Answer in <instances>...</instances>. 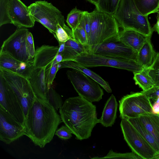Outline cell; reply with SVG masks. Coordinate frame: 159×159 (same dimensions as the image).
Wrapping results in <instances>:
<instances>
[{
    "instance_id": "6da1fadb",
    "label": "cell",
    "mask_w": 159,
    "mask_h": 159,
    "mask_svg": "<svg viewBox=\"0 0 159 159\" xmlns=\"http://www.w3.org/2000/svg\"><path fill=\"white\" fill-rule=\"evenodd\" d=\"M62 122L60 115L48 101L36 98L25 118V135L43 148L52 140Z\"/></svg>"
},
{
    "instance_id": "ee69618b",
    "label": "cell",
    "mask_w": 159,
    "mask_h": 159,
    "mask_svg": "<svg viewBox=\"0 0 159 159\" xmlns=\"http://www.w3.org/2000/svg\"><path fill=\"white\" fill-rule=\"evenodd\" d=\"M55 60L58 63L62 61H63V57L62 54H58L55 58Z\"/></svg>"
},
{
    "instance_id": "7bdbcfd3",
    "label": "cell",
    "mask_w": 159,
    "mask_h": 159,
    "mask_svg": "<svg viewBox=\"0 0 159 159\" xmlns=\"http://www.w3.org/2000/svg\"><path fill=\"white\" fill-rule=\"evenodd\" d=\"M65 47V43H59V48L58 54H62V53L64 50Z\"/></svg>"
},
{
    "instance_id": "484cf974",
    "label": "cell",
    "mask_w": 159,
    "mask_h": 159,
    "mask_svg": "<svg viewBox=\"0 0 159 159\" xmlns=\"http://www.w3.org/2000/svg\"><path fill=\"white\" fill-rule=\"evenodd\" d=\"M137 8L143 16L159 11V0H133Z\"/></svg>"
},
{
    "instance_id": "8992f818",
    "label": "cell",
    "mask_w": 159,
    "mask_h": 159,
    "mask_svg": "<svg viewBox=\"0 0 159 159\" xmlns=\"http://www.w3.org/2000/svg\"><path fill=\"white\" fill-rule=\"evenodd\" d=\"M86 67L108 66L130 71L133 73L144 68L135 60L114 58L87 52L72 60Z\"/></svg>"
},
{
    "instance_id": "ba28073f",
    "label": "cell",
    "mask_w": 159,
    "mask_h": 159,
    "mask_svg": "<svg viewBox=\"0 0 159 159\" xmlns=\"http://www.w3.org/2000/svg\"><path fill=\"white\" fill-rule=\"evenodd\" d=\"M0 74L19 98L23 108L25 118L36 97L28 79L0 67Z\"/></svg>"
},
{
    "instance_id": "3957f363",
    "label": "cell",
    "mask_w": 159,
    "mask_h": 159,
    "mask_svg": "<svg viewBox=\"0 0 159 159\" xmlns=\"http://www.w3.org/2000/svg\"><path fill=\"white\" fill-rule=\"evenodd\" d=\"M112 15L122 29L130 30L151 36L153 32L148 16H143L140 12L133 0H120Z\"/></svg>"
},
{
    "instance_id": "9c48e42d",
    "label": "cell",
    "mask_w": 159,
    "mask_h": 159,
    "mask_svg": "<svg viewBox=\"0 0 159 159\" xmlns=\"http://www.w3.org/2000/svg\"><path fill=\"white\" fill-rule=\"evenodd\" d=\"M66 74L79 96L91 102H99L102 99L103 91L96 81L75 69L68 70Z\"/></svg>"
},
{
    "instance_id": "f1b7e54d",
    "label": "cell",
    "mask_w": 159,
    "mask_h": 159,
    "mask_svg": "<svg viewBox=\"0 0 159 159\" xmlns=\"http://www.w3.org/2000/svg\"><path fill=\"white\" fill-rule=\"evenodd\" d=\"M84 11L78 9L76 7L68 13L66 22L72 31L79 25L82 20Z\"/></svg>"
},
{
    "instance_id": "44dd1931",
    "label": "cell",
    "mask_w": 159,
    "mask_h": 159,
    "mask_svg": "<svg viewBox=\"0 0 159 159\" xmlns=\"http://www.w3.org/2000/svg\"><path fill=\"white\" fill-rule=\"evenodd\" d=\"M151 37H147L138 52L137 61L144 68H148L152 66L157 53L154 50L152 44Z\"/></svg>"
},
{
    "instance_id": "d4e9b609",
    "label": "cell",
    "mask_w": 159,
    "mask_h": 159,
    "mask_svg": "<svg viewBox=\"0 0 159 159\" xmlns=\"http://www.w3.org/2000/svg\"><path fill=\"white\" fill-rule=\"evenodd\" d=\"M135 127L145 139L156 153L159 159V146L152 135L148 131L139 120L138 117L125 118Z\"/></svg>"
},
{
    "instance_id": "8d00e7d4",
    "label": "cell",
    "mask_w": 159,
    "mask_h": 159,
    "mask_svg": "<svg viewBox=\"0 0 159 159\" xmlns=\"http://www.w3.org/2000/svg\"><path fill=\"white\" fill-rule=\"evenodd\" d=\"M26 50L30 60H33L35 50L33 35L29 31L27 33L26 36Z\"/></svg>"
},
{
    "instance_id": "83f0119b",
    "label": "cell",
    "mask_w": 159,
    "mask_h": 159,
    "mask_svg": "<svg viewBox=\"0 0 159 159\" xmlns=\"http://www.w3.org/2000/svg\"><path fill=\"white\" fill-rule=\"evenodd\" d=\"M120 0H98L95 6L96 9L113 15L116 11Z\"/></svg>"
},
{
    "instance_id": "f35d334b",
    "label": "cell",
    "mask_w": 159,
    "mask_h": 159,
    "mask_svg": "<svg viewBox=\"0 0 159 159\" xmlns=\"http://www.w3.org/2000/svg\"><path fill=\"white\" fill-rule=\"evenodd\" d=\"M72 134L70 129L65 125L57 129L55 132V135L62 140H66L70 139L72 137Z\"/></svg>"
},
{
    "instance_id": "60d3db41",
    "label": "cell",
    "mask_w": 159,
    "mask_h": 159,
    "mask_svg": "<svg viewBox=\"0 0 159 159\" xmlns=\"http://www.w3.org/2000/svg\"><path fill=\"white\" fill-rule=\"evenodd\" d=\"M154 113H159V97L153 104Z\"/></svg>"
},
{
    "instance_id": "e575fe53",
    "label": "cell",
    "mask_w": 159,
    "mask_h": 159,
    "mask_svg": "<svg viewBox=\"0 0 159 159\" xmlns=\"http://www.w3.org/2000/svg\"><path fill=\"white\" fill-rule=\"evenodd\" d=\"M9 0H0V26L8 23H11L8 14Z\"/></svg>"
},
{
    "instance_id": "5b68a950",
    "label": "cell",
    "mask_w": 159,
    "mask_h": 159,
    "mask_svg": "<svg viewBox=\"0 0 159 159\" xmlns=\"http://www.w3.org/2000/svg\"><path fill=\"white\" fill-rule=\"evenodd\" d=\"M28 7L34 21L41 24L54 36L58 24L64 28L68 27L65 23L61 12L50 2L45 0L37 1Z\"/></svg>"
},
{
    "instance_id": "74e56055",
    "label": "cell",
    "mask_w": 159,
    "mask_h": 159,
    "mask_svg": "<svg viewBox=\"0 0 159 159\" xmlns=\"http://www.w3.org/2000/svg\"><path fill=\"white\" fill-rule=\"evenodd\" d=\"M79 25L81 26L84 29L87 34L88 42L91 26L90 12L87 11H84L82 19Z\"/></svg>"
},
{
    "instance_id": "f6af8a7d",
    "label": "cell",
    "mask_w": 159,
    "mask_h": 159,
    "mask_svg": "<svg viewBox=\"0 0 159 159\" xmlns=\"http://www.w3.org/2000/svg\"><path fill=\"white\" fill-rule=\"evenodd\" d=\"M90 3L94 4L95 6L97 5L98 0H87Z\"/></svg>"
},
{
    "instance_id": "4316f807",
    "label": "cell",
    "mask_w": 159,
    "mask_h": 159,
    "mask_svg": "<svg viewBox=\"0 0 159 159\" xmlns=\"http://www.w3.org/2000/svg\"><path fill=\"white\" fill-rule=\"evenodd\" d=\"M134 80L143 91H147L154 86L153 81L149 75L148 69L144 68L141 71L134 73Z\"/></svg>"
},
{
    "instance_id": "ffe728a7",
    "label": "cell",
    "mask_w": 159,
    "mask_h": 159,
    "mask_svg": "<svg viewBox=\"0 0 159 159\" xmlns=\"http://www.w3.org/2000/svg\"><path fill=\"white\" fill-rule=\"evenodd\" d=\"M148 37L134 30L122 29L119 31L118 39L138 52Z\"/></svg>"
},
{
    "instance_id": "f546056e",
    "label": "cell",
    "mask_w": 159,
    "mask_h": 159,
    "mask_svg": "<svg viewBox=\"0 0 159 159\" xmlns=\"http://www.w3.org/2000/svg\"><path fill=\"white\" fill-rule=\"evenodd\" d=\"M47 101L57 111L62 107L63 102L60 95L51 87L47 94Z\"/></svg>"
},
{
    "instance_id": "ac0fdd59",
    "label": "cell",
    "mask_w": 159,
    "mask_h": 159,
    "mask_svg": "<svg viewBox=\"0 0 159 159\" xmlns=\"http://www.w3.org/2000/svg\"><path fill=\"white\" fill-rule=\"evenodd\" d=\"M59 46L44 45L35 50L33 68H46L54 61L58 54Z\"/></svg>"
},
{
    "instance_id": "7c38bea8",
    "label": "cell",
    "mask_w": 159,
    "mask_h": 159,
    "mask_svg": "<svg viewBox=\"0 0 159 159\" xmlns=\"http://www.w3.org/2000/svg\"><path fill=\"white\" fill-rule=\"evenodd\" d=\"M29 31L26 28H17L15 32L4 41L0 53H7L21 61L33 60L30 59L26 50V38Z\"/></svg>"
},
{
    "instance_id": "bcb514c9",
    "label": "cell",
    "mask_w": 159,
    "mask_h": 159,
    "mask_svg": "<svg viewBox=\"0 0 159 159\" xmlns=\"http://www.w3.org/2000/svg\"></svg>"
},
{
    "instance_id": "cb8c5ba5",
    "label": "cell",
    "mask_w": 159,
    "mask_h": 159,
    "mask_svg": "<svg viewBox=\"0 0 159 159\" xmlns=\"http://www.w3.org/2000/svg\"><path fill=\"white\" fill-rule=\"evenodd\" d=\"M89 52L87 46L70 39L65 43L64 50L62 53L63 61H72L78 57Z\"/></svg>"
},
{
    "instance_id": "1f68e13d",
    "label": "cell",
    "mask_w": 159,
    "mask_h": 159,
    "mask_svg": "<svg viewBox=\"0 0 159 159\" xmlns=\"http://www.w3.org/2000/svg\"><path fill=\"white\" fill-rule=\"evenodd\" d=\"M58 63L54 60L53 62L48 65L45 69V78L48 89L52 86L54 79L58 70Z\"/></svg>"
},
{
    "instance_id": "b9f144b4",
    "label": "cell",
    "mask_w": 159,
    "mask_h": 159,
    "mask_svg": "<svg viewBox=\"0 0 159 159\" xmlns=\"http://www.w3.org/2000/svg\"><path fill=\"white\" fill-rule=\"evenodd\" d=\"M152 30L154 31H156L159 34V12H158V17L156 24L152 28Z\"/></svg>"
},
{
    "instance_id": "ab89813d",
    "label": "cell",
    "mask_w": 159,
    "mask_h": 159,
    "mask_svg": "<svg viewBox=\"0 0 159 159\" xmlns=\"http://www.w3.org/2000/svg\"><path fill=\"white\" fill-rule=\"evenodd\" d=\"M149 99L153 102H156L159 97V86H154L148 90L143 91Z\"/></svg>"
},
{
    "instance_id": "4dcf8cb0",
    "label": "cell",
    "mask_w": 159,
    "mask_h": 159,
    "mask_svg": "<svg viewBox=\"0 0 159 159\" xmlns=\"http://www.w3.org/2000/svg\"><path fill=\"white\" fill-rule=\"evenodd\" d=\"M54 36L59 43H65L70 39H73L72 30L69 27L64 28L59 24L57 25L56 32Z\"/></svg>"
},
{
    "instance_id": "5bb4252c",
    "label": "cell",
    "mask_w": 159,
    "mask_h": 159,
    "mask_svg": "<svg viewBox=\"0 0 159 159\" xmlns=\"http://www.w3.org/2000/svg\"><path fill=\"white\" fill-rule=\"evenodd\" d=\"M25 126L0 107V140L9 144L25 135Z\"/></svg>"
},
{
    "instance_id": "d6a6232c",
    "label": "cell",
    "mask_w": 159,
    "mask_h": 159,
    "mask_svg": "<svg viewBox=\"0 0 159 159\" xmlns=\"http://www.w3.org/2000/svg\"><path fill=\"white\" fill-rule=\"evenodd\" d=\"M91 159H140L137 155L133 152L124 153H118L110 150L107 155L102 157H94Z\"/></svg>"
},
{
    "instance_id": "e0dca14e",
    "label": "cell",
    "mask_w": 159,
    "mask_h": 159,
    "mask_svg": "<svg viewBox=\"0 0 159 159\" xmlns=\"http://www.w3.org/2000/svg\"><path fill=\"white\" fill-rule=\"evenodd\" d=\"M46 68H33L28 80L36 97L47 100L48 88L46 82L45 72Z\"/></svg>"
},
{
    "instance_id": "9a60e30c",
    "label": "cell",
    "mask_w": 159,
    "mask_h": 159,
    "mask_svg": "<svg viewBox=\"0 0 159 159\" xmlns=\"http://www.w3.org/2000/svg\"><path fill=\"white\" fill-rule=\"evenodd\" d=\"M8 14L11 23L17 27L32 28L35 21L28 7L20 0H9Z\"/></svg>"
},
{
    "instance_id": "7a4b0ae2",
    "label": "cell",
    "mask_w": 159,
    "mask_h": 159,
    "mask_svg": "<svg viewBox=\"0 0 159 159\" xmlns=\"http://www.w3.org/2000/svg\"><path fill=\"white\" fill-rule=\"evenodd\" d=\"M59 110L62 122L77 139H89L99 123L96 106L79 96L66 99Z\"/></svg>"
},
{
    "instance_id": "52a82bcc",
    "label": "cell",
    "mask_w": 159,
    "mask_h": 159,
    "mask_svg": "<svg viewBox=\"0 0 159 159\" xmlns=\"http://www.w3.org/2000/svg\"><path fill=\"white\" fill-rule=\"evenodd\" d=\"M120 125L125 140L140 159H158L153 149L127 119H121Z\"/></svg>"
},
{
    "instance_id": "836d02e7",
    "label": "cell",
    "mask_w": 159,
    "mask_h": 159,
    "mask_svg": "<svg viewBox=\"0 0 159 159\" xmlns=\"http://www.w3.org/2000/svg\"><path fill=\"white\" fill-rule=\"evenodd\" d=\"M147 69L148 73L153 81L154 86H159V53H157L152 65Z\"/></svg>"
},
{
    "instance_id": "30bf717a",
    "label": "cell",
    "mask_w": 159,
    "mask_h": 159,
    "mask_svg": "<svg viewBox=\"0 0 159 159\" xmlns=\"http://www.w3.org/2000/svg\"><path fill=\"white\" fill-rule=\"evenodd\" d=\"M119 103V117L121 119L138 117L145 113L153 112L152 104L143 91L124 96Z\"/></svg>"
},
{
    "instance_id": "277c9868",
    "label": "cell",
    "mask_w": 159,
    "mask_h": 159,
    "mask_svg": "<svg viewBox=\"0 0 159 159\" xmlns=\"http://www.w3.org/2000/svg\"><path fill=\"white\" fill-rule=\"evenodd\" d=\"M91 26L88 47L89 52L95 46L118 37V24L112 15L95 9L90 12Z\"/></svg>"
},
{
    "instance_id": "7402d4cb",
    "label": "cell",
    "mask_w": 159,
    "mask_h": 159,
    "mask_svg": "<svg viewBox=\"0 0 159 159\" xmlns=\"http://www.w3.org/2000/svg\"><path fill=\"white\" fill-rule=\"evenodd\" d=\"M118 106L115 97L112 94L105 104L99 123L105 127H111L116 118Z\"/></svg>"
},
{
    "instance_id": "2e32d148",
    "label": "cell",
    "mask_w": 159,
    "mask_h": 159,
    "mask_svg": "<svg viewBox=\"0 0 159 159\" xmlns=\"http://www.w3.org/2000/svg\"><path fill=\"white\" fill-rule=\"evenodd\" d=\"M33 60L21 61L7 53H0V67L28 79L33 68Z\"/></svg>"
},
{
    "instance_id": "603a6c76",
    "label": "cell",
    "mask_w": 159,
    "mask_h": 159,
    "mask_svg": "<svg viewBox=\"0 0 159 159\" xmlns=\"http://www.w3.org/2000/svg\"><path fill=\"white\" fill-rule=\"evenodd\" d=\"M138 117L159 146V113H147L141 115Z\"/></svg>"
},
{
    "instance_id": "4fadbf2b",
    "label": "cell",
    "mask_w": 159,
    "mask_h": 159,
    "mask_svg": "<svg viewBox=\"0 0 159 159\" xmlns=\"http://www.w3.org/2000/svg\"><path fill=\"white\" fill-rule=\"evenodd\" d=\"M105 56L137 61L138 52L120 41L118 36L98 44L89 52Z\"/></svg>"
},
{
    "instance_id": "d590c367",
    "label": "cell",
    "mask_w": 159,
    "mask_h": 159,
    "mask_svg": "<svg viewBox=\"0 0 159 159\" xmlns=\"http://www.w3.org/2000/svg\"><path fill=\"white\" fill-rule=\"evenodd\" d=\"M72 32L73 38L76 41L88 47V37L83 27L79 25Z\"/></svg>"
},
{
    "instance_id": "8fae6325",
    "label": "cell",
    "mask_w": 159,
    "mask_h": 159,
    "mask_svg": "<svg viewBox=\"0 0 159 159\" xmlns=\"http://www.w3.org/2000/svg\"><path fill=\"white\" fill-rule=\"evenodd\" d=\"M0 107L18 122L25 125V116L18 98L0 74Z\"/></svg>"
},
{
    "instance_id": "d6986e66",
    "label": "cell",
    "mask_w": 159,
    "mask_h": 159,
    "mask_svg": "<svg viewBox=\"0 0 159 159\" xmlns=\"http://www.w3.org/2000/svg\"><path fill=\"white\" fill-rule=\"evenodd\" d=\"M64 68H72L81 71L98 82L107 92L111 93L112 90L107 82L99 75L80 63L75 61L70 60L63 61L58 63V70Z\"/></svg>"
}]
</instances>
